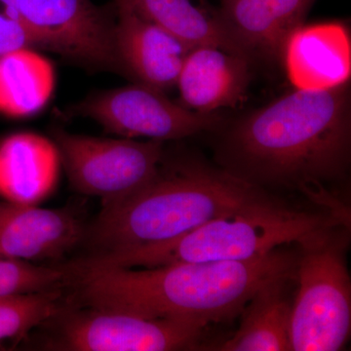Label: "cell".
Here are the masks:
<instances>
[{"label": "cell", "mask_w": 351, "mask_h": 351, "mask_svg": "<svg viewBox=\"0 0 351 351\" xmlns=\"http://www.w3.org/2000/svg\"><path fill=\"white\" fill-rule=\"evenodd\" d=\"M351 151L350 84L295 89L246 117L221 147L226 170L261 186L299 189L315 204L346 212L326 186L348 174Z\"/></svg>", "instance_id": "6da1fadb"}, {"label": "cell", "mask_w": 351, "mask_h": 351, "mask_svg": "<svg viewBox=\"0 0 351 351\" xmlns=\"http://www.w3.org/2000/svg\"><path fill=\"white\" fill-rule=\"evenodd\" d=\"M297 252L276 249L244 262L177 263L80 277L69 304L173 318L207 327L240 315L252 295L277 277L294 276Z\"/></svg>", "instance_id": "7a4b0ae2"}, {"label": "cell", "mask_w": 351, "mask_h": 351, "mask_svg": "<svg viewBox=\"0 0 351 351\" xmlns=\"http://www.w3.org/2000/svg\"><path fill=\"white\" fill-rule=\"evenodd\" d=\"M261 186L225 168L164 157L156 176L125 199L101 207L86 226L94 253L168 241L211 219L269 199Z\"/></svg>", "instance_id": "3957f363"}, {"label": "cell", "mask_w": 351, "mask_h": 351, "mask_svg": "<svg viewBox=\"0 0 351 351\" xmlns=\"http://www.w3.org/2000/svg\"><path fill=\"white\" fill-rule=\"evenodd\" d=\"M334 210L301 209L270 197L241 211L211 219L168 241L99 252L75 261L82 276L105 270L156 267L177 263L244 262L289 244L348 225Z\"/></svg>", "instance_id": "277c9868"}, {"label": "cell", "mask_w": 351, "mask_h": 351, "mask_svg": "<svg viewBox=\"0 0 351 351\" xmlns=\"http://www.w3.org/2000/svg\"><path fill=\"white\" fill-rule=\"evenodd\" d=\"M348 230V225L335 226L297 245L298 291L291 311V350H341L350 338Z\"/></svg>", "instance_id": "5b68a950"}, {"label": "cell", "mask_w": 351, "mask_h": 351, "mask_svg": "<svg viewBox=\"0 0 351 351\" xmlns=\"http://www.w3.org/2000/svg\"><path fill=\"white\" fill-rule=\"evenodd\" d=\"M38 329L43 331L36 341L40 350L172 351L197 350L205 327L64 302Z\"/></svg>", "instance_id": "8992f818"}, {"label": "cell", "mask_w": 351, "mask_h": 351, "mask_svg": "<svg viewBox=\"0 0 351 351\" xmlns=\"http://www.w3.org/2000/svg\"><path fill=\"white\" fill-rule=\"evenodd\" d=\"M12 19L32 47L55 53L91 73L125 76L115 43L117 10L92 0H15Z\"/></svg>", "instance_id": "52a82bcc"}, {"label": "cell", "mask_w": 351, "mask_h": 351, "mask_svg": "<svg viewBox=\"0 0 351 351\" xmlns=\"http://www.w3.org/2000/svg\"><path fill=\"white\" fill-rule=\"evenodd\" d=\"M52 137L69 184L83 195L98 196L103 206L144 188L166 156L163 142L91 137L55 127Z\"/></svg>", "instance_id": "ba28073f"}, {"label": "cell", "mask_w": 351, "mask_h": 351, "mask_svg": "<svg viewBox=\"0 0 351 351\" xmlns=\"http://www.w3.org/2000/svg\"><path fill=\"white\" fill-rule=\"evenodd\" d=\"M62 114L94 120L108 133L122 138L160 142L212 130L221 121L214 112H193L169 100L163 91L140 83L89 95Z\"/></svg>", "instance_id": "9c48e42d"}, {"label": "cell", "mask_w": 351, "mask_h": 351, "mask_svg": "<svg viewBox=\"0 0 351 351\" xmlns=\"http://www.w3.org/2000/svg\"><path fill=\"white\" fill-rule=\"evenodd\" d=\"M86 226L69 208L0 200V256L27 262L59 261L82 244Z\"/></svg>", "instance_id": "30bf717a"}, {"label": "cell", "mask_w": 351, "mask_h": 351, "mask_svg": "<svg viewBox=\"0 0 351 351\" xmlns=\"http://www.w3.org/2000/svg\"><path fill=\"white\" fill-rule=\"evenodd\" d=\"M115 10V43L125 77L163 92L175 86L191 49L130 9Z\"/></svg>", "instance_id": "8fae6325"}, {"label": "cell", "mask_w": 351, "mask_h": 351, "mask_svg": "<svg viewBox=\"0 0 351 351\" xmlns=\"http://www.w3.org/2000/svg\"><path fill=\"white\" fill-rule=\"evenodd\" d=\"M282 59L295 89L341 86L350 78V32L339 22L302 25L289 38Z\"/></svg>", "instance_id": "7c38bea8"}, {"label": "cell", "mask_w": 351, "mask_h": 351, "mask_svg": "<svg viewBox=\"0 0 351 351\" xmlns=\"http://www.w3.org/2000/svg\"><path fill=\"white\" fill-rule=\"evenodd\" d=\"M249 62L213 46L191 50L176 84L184 107L198 112L235 107L250 82Z\"/></svg>", "instance_id": "4fadbf2b"}, {"label": "cell", "mask_w": 351, "mask_h": 351, "mask_svg": "<svg viewBox=\"0 0 351 351\" xmlns=\"http://www.w3.org/2000/svg\"><path fill=\"white\" fill-rule=\"evenodd\" d=\"M219 13L233 36L252 57L281 59L289 38L316 0H219Z\"/></svg>", "instance_id": "5bb4252c"}, {"label": "cell", "mask_w": 351, "mask_h": 351, "mask_svg": "<svg viewBox=\"0 0 351 351\" xmlns=\"http://www.w3.org/2000/svg\"><path fill=\"white\" fill-rule=\"evenodd\" d=\"M61 157L54 141L34 132L0 138V197L36 205L56 189Z\"/></svg>", "instance_id": "9a60e30c"}, {"label": "cell", "mask_w": 351, "mask_h": 351, "mask_svg": "<svg viewBox=\"0 0 351 351\" xmlns=\"http://www.w3.org/2000/svg\"><path fill=\"white\" fill-rule=\"evenodd\" d=\"M154 23L179 39L189 49L213 46L251 60V55L232 36L219 10L204 0H112Z\"/></svg>", "instance_id": "2e32d148"}, {"label": "cell", "mask_w": 351, "mask_h": 351, "mask_svg": "<svg viewBox=\"0 0 351 351\" xmlns=\"http://www.w3.org/2000/svg\"><path fill=\"white\" fill-rule=\"evenodd\" d=\"M294 276L277 277L256 291L247 302L239 330L217 350L223 351L291 350L292 302L289 283Z\"/></svg>", "instance_id": "e0dca14e"}, {"label": "cell", "mask_w": 351, "mask_h": 351, "mask_svg": "<svg viewBox=\"0 0 351 351\" xmlns=\"http://www.w3.org/2000/svg\"><path fill=\"white\" fill-rule=\"evenodd\" d=\"M56 86L52 63L32 47L0 55V113L11 119L38 114Z\"/></svg>", "instance_id": "ac0fdd59"}, {"label": "cell", "mask_w": 351, "mask_h": 351, "mask_svg": "<svg viewBox=\"0 0 351 351\" xmlns=\"http://www.w3.org/2000/svg\"><path fill=\"white\" fill-rule=\"evenodd\" d=\"M66 302L64 288L29 294L0 295V350L18 346L56 315Z\"/></svg>", "instance_id": "d6986e66"}, {"label": "cell", "mask_w": 351, "mask_h": 351, "mask_svg": "<svg viewBox=\"0 0 351 351\" xmlns=\"http://www.w3.org/2000/svg\"><path fill=\"white\" fill-rule=\"evenodd\" d=\"M68 272L62 265H39L0 256V295L66 289Z\"/></svg>", "instance_id": "ffe728a7"}, {"label": "cell", "mask_w": 351, "mask_h": 351, "mask_svg": "<svg viewBox=\"0 0 351 351\" xmlns=\"http://www.w3.org/2000/svg\"><path fill=\"white\" fill-rule=\"evenodd\" d=\"M21 47H32L24 27L0 12V55Z\"/></svg>", "instance_id": "44dd1931"}]
</instances>
